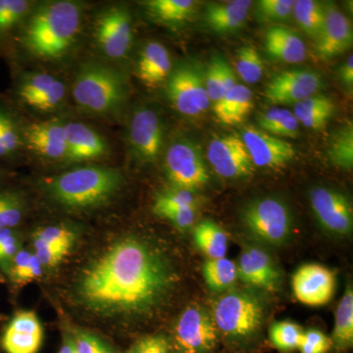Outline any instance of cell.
Instances as JSON below:
<instances>
[{
  "instance_id": "9f6ffc18",
  "label": "cell",
  "mask_w": 353,
  "mask_h": 353,
  "mask_svg": "<svg viewBox=\"0 0 353 353\" xmlns=\"http://www.w3.org/2000/svg\"><path fill=\"white\" fill-rule=\"evenodd\" d=\"M3 282V277H2L1 275H0V283Z\"/></svg>"
},
{
  "instance_id": "9a60e30c",
  "label": "cell",
  "mask_w": 353,
  "mask_h": 353,
  "mask_svg": "<svg viewBox=\"0 0 353 353\" xmlns=\"http://www.w3.org/2000/svg\"><path fill=\"white\" fill-rule=\"evenodd\" d=\"M241 138L254 166L281 169L296 157V148L289 141L254 127H245Z\"/></svg>"
},
{
  "instance_id": "5b68a950",
  "label": "cell",
  "mask_w": 353,
  "mask_h": 353,
  "mask_svg": "<svg viewBox=\"0 0 353 353\" xmlns=\"http://www.w3.org/2000/svg\"><path fill=\"white\" fill-rule=\"evenodd\" d=\"M216 328L232 341H248L259 333L264 319L259 297L245 292H230L213 303Z\"/></svg>"
},
{
  "instance_id": "603a6c76",
  "label": "cell",
  "mask_w": 353,
  "mask_h": 353,
  "mask_svg": "<svg viewBox=\"0 0 353 353\" xmlns=\"http://www.w3.org/2000/svg\"><path fill=\"white\" fill-rule=\"evenodd\" d=\"M173 65L170 53L163 44L150 41L139 53L137 77L148 88H157L166 82Z\"/></svg>"
},
{
  "instance_id": "d4e9b609",
  "label": "cell",
  "mask_w": 353,
  "mask_h": 353,
  "mask_svg": "<svg viewBox=\"0 0 353 353\" xmlns=\"http://www.w3.org/2000/svg\"><path fill=\"white\" fill-rule=\"evenodd\" d=\"M253 109V97L250 88L236 85L213 105L216 118L227 126L241 124Z\"/></svg>"
},
{
  "instance_id": "52a82bcc",
  "label": "cell",
  "mask_w": 353,
  "mask_h": 353,
  "mask_svg": "<svg viewBox=\"0 0 353 353\" xmlns=\"http://www.w3.org/2000/svg\"><path fill=\"white\" fill-rule=\"evenodd\" d=\"M165 92L172 106L189 117H196L210 108L204 74L192 63L179 64L165 82Z\"/></svg>"
},
{
  "instance_id": "c3c4849f",
  "label": "cell",
  "mask_w": 353,
  "mask_h": 353,
  "mask_svg": "<svg viewBox=\"0 0 353 353\" xmlns=\"http://www.w3.org/2000/svg\"><path fill=\"white\" fill-rule=\"evenodd\" d=\"M126 353H171V345L164 336L158 334L137 341Z\"/></svg>"
},
{
  "instance_id": "bcb514c9",
  "label": "cell",
  "mask_w": 353,
  "mask_h": 353,
  "mask_svg": "<svg viewBox=\"0 0 353 353\" xmlns=\"http://www.w3.org/2000/svg\"><path fill=\"white\" fill-rule=\"evenodd\" d=\"M0 141L6 148L7 154L17 150L21 145V138L13 120L0 110Z\"/></svg>"
},
{
  "instance_id": "e575fe53",
  "label": "cell",
  "mask_w": 353,
  "mask_h": 353,
  "mask_svg": "<svg viewBox=\"0 0 353 353\" xmlns=\"http://www.w3.org/2000/svg\"><path fill=\"white\" fill-rule=\"evenodd\" d=\"M234 68L243 82L253 85L263 77L265 65L259 51L246 46L236 50Z\"/></svg>"
},
{
  "instance_id": "7dc6e473",
  "label": "cell",
  "mask_w": 353,
  "mask_h": 353,
  "mask_svg": "<svg viewBox=\"0 0 353 353\" xmlns=\"http://www.w3.org/2000/svg\"><path fill=\"white\" fill-rule=\"evenodd\" d=\"M34 255L38 257L41 265L43 267H48V268L57 266L66 255H68L70 252V250H65V248L46 245V243L38 241H34Z\"/></svg>"
},
{
  "instance_id": "d590c367",
  "label": "cell",
  "mask_w": 353,
  "mask_h": 353,
  "mask_svg": "<svg viewBox=\"0 0 353 353\" xmlns=\"http://www.w3.org/2000/svg\"><path fill=\"white\" fill-rule=\"evenodd\" d=\"M303 330L296 323H274L269 330V339L279 352L290 353L299 350L303 338Z\"/></svg>"
},
{
  "instance_id": "e0dca14e",
  "label": "cell",
  "mask_w": 353,
  "mask_h": 353,
  "mask_svg": "<svg viewBox=\"0 0 353 353\" xmlns=\"http://www.w3.org/2000/svg\"><path fill=\"white\" fill-rule=\"evenodd\" d=\"M324 27L316 41V53L323 60L343 54L353 43V30L350 20L336 4L325 3Z\"/></svg>"
},
{
  "instance_id": "1f68e13d",
  "label": "cell",
  "mask_w": 353,
  "mask_h": 353,
  "mask_svg": "<svg viewBox=\"0 0 353 353\" xmlns=\"http://www.w3.org/2000/svg\"><path fill=\"white\" fill-rule=\"evenodd\" d=\"M204 281L211 290L222 292L233 287L238 280V268L232 260L208 259L202 267Z\"/></svg>"
},
{
  "instance_id": "f546056e",
  "label": "cell",
  "mask_w": 353,
  "mask_h": 353,
  "mask_svg": "<svg viewBox=\"0 0 353 353\" xmlns=\"http://www.w3.org/2000/svg\"><path fill=\"white\" fill-rule=\"evenodd\" d=\"M332 347L338 350H345L353 345V292L352 285H347L343 299L336 311V319Z\"/></svg>"
},
{
  "instance_id": "ee69618b",
  "label": "cell",
  "mask_w": 353,
  "mask_h": 353,
  "mask_svg": "<svg viewBox=\"0 0 353 353\" xmlns=\"http://www.w3.org/2000/svg\"><path fill=\"white\" fill-rule=\"evenodd\" d=\"M331 347V338L319 330L311 329L304 332L299 350L301 353H327Z\"/></svg>"
},
{
  "instance_id": "816d5d0a",
  "label": "cell",
  "mask_w": 353,
  "mask_h": 353,
  "mask_svg": "<svg viewBox=\"0 0 353 353\" xmlns=\"http://www.w3.org/2000/svg\"><path fill=\"white\" fill-rule=\"evenodd\" d=\"M31 255V252L21 248L16 256L14 257L9 277L18 287L28 285V271H29Z\"/></svg>"
},
{
  "instance_id": "11a10c76",
  "label": "cell",
  "mask_w": 353,
  "mask_h": 353,
  "mask_svg": "<svg viewBox=\"0 0 353 353\" xmlns=\"http://www.w3.org/2000/svg\"><path fill=\"white\" fill-rule=\"evenodd\" d=\"M7 154L6 148H3V145H2L1 141H0V157H6Z\"/></svg>"
},
{
  "instance_id": "4316f807",
  "label": "cell",
  "mask_w": 353,
  "mask_h": 353,
  "mask_svg": "<svg viewBox=\"0 0 353 353\" xmlns=\"http://www.w3.org/2000/svg\"><path fill=\"white\" fill-rule=\"evenodd\" d=\"M336 112V104L331 97L315 94L294 105V115L297 122L313 131H322Z\"/></svg>"
},
{
  "instance_id": "d6986e66",
  "label": "cell",
  "mask_w": 353,
  "mask_h": 353,
  "mask_svg": "<svg viewBox=\"0 0 353 353\" xmlns=\"http://www.w3.org/2000/svg\"><path fill=\"white\" fill-rule=\"evenodd\" d=\"M238 279L241 282L259 289L277 290L281 284V273L270 255L256 246H248L241 252Z\"/></svg>"
},
{
  "instance_id": "f1b7e54d",
  "label": "cell",
  "mask_w": 353,
  "mask_h": 353,
  "mask_svg": "<svg viewBox=\"0 0 353 353\" xmlns=\"http://www.w3.org/2000/svg\"><path fill=\"white\" fill-rule=\"evenodd\" d=\"M194 243L209 259H223L228 250L226 232L211 220H203L194 231Z\"/></svg>"
},
{
  "instance_id": "83f0119b",
  "label": "cell",
  "mask_w": 353,
  "mask_h": 353,
  "mask_svg": "<svg viewBox=\"0 0 353 353\" xmlns=\"http://www.w3.org/2000/svg\"><path fill=\"white\" fill-rule=\"evenodd\" d=\"M204 83L209 101L213 105L238 85L233 69L224 58L219 57L213 58L209 63L204 74Z\"/></svg>"
},
{
  "instance_id": "7a4b0ae2",
  "label": "cell",
  "mask_w": 353,
  "mask_h": 353,
  "mask_svg": "<svg viewBox=\"0 0 353 353\" xmlns=\"http://www.w3.org/2000/svg\"><path fill=\"white\" fill-rule=\"evenodd\" d=\"M83 16L82 6L75 1L43 3L28 15L21 44L32 57L57 61L66 57L76 43Z\"/></svg>"
},
{
  "instance_id": "7c38bea8",
  "label": "cell",
  "mask_w": 353,
  "mask_h": 353,
  "mask_svg": "<svg viewBox=\"0 0 353 353\" xmlns=\"http://www.w3.org/2000/svg\"><path fill=\"white\" fill-rule=\"evenodd\" d=\"M309 201L316 219L325 231L338 236L352 234V206L345 194L330 188L316 187L309 192Z\"/></svg>"
},
{
  "instance_id": "d6a6232c",
  "label": "cell",
  "mask_w": 353,
  "mask_h": 353,
  "mask_svg": "<svg viewBox=\"0 0 353 353\" xmlns=\"http://www.w3.org/2000/svg\"><path fill=\"white\" fill-rule=\"evenodd\" d=\"M328 157L331 163L343 170H352L353 167V124L339 128L330 139Z\"/></svg>"
},
{
  "instance_id": "6da1fadb",
  "label": "cell",
  "mask_w": 353,
  "mask_h": 353,
  "mask_svg": "<svg viewBox=\"0 0 353 353\" xmlns=\"http://www.w3.org/2000/svg\"><path fill=\"white\" fill-rule=\"evenodd\" d=\"M172 282L166 259L145 241L127 236L88 265L76 294L85 308L99 315H141L161 303Z\"/></svg>"
},
{
  "instance_id": "681fc988",
  "label": "cell",
  "mask_w": 353,
  "mask_h": 353,
  "mask_svg": "<svg viewBox=\"0 0 353 353\" xmlns=\"http://www.w3.org/2000/svg\"><path fill=\"white\" fill-rule=\"evenodd\" d=\"M21 250L19 236L15 232L0 243V270L9 276L14 257Z\"/></svg>"
},
{
  "instance_id": "7bdbcfd3",
  "label": "cell",
  "mask_w": 353,
  "mask_h": 353,
  "mask_svg": "<svg viewBox=\"0 0 353 353\" xmlns=\"http://www.w3.org/2000/svg\"><path fill=\"white\" fill-rule=\"evenodd\" d=\"M66 87L62 81L55 80L46 92L30 102V108L39 111H51L57 109L63 102L66 95Z\"/></svg>"
},
{
  "instance_id": "30bf717a",
  "label": "cell",
  "mask_w": 353,
  "mask_h": 353,
  "mask_svg": "<svg viewBox=\"0 0 353 353\" xmlns=\"http://www.w3.org/2000/svg\"><path fill=\"white\" fill-rule=\"evenodd\" d=\"M95 20L94 38L101 52L114 60L126 57L134 37L129 10L123 6H111Z\"/></svg>"
},
{
  "instance_id": "5bb4252c",
  "label": "cell",
  "mask_w": 353,
  "mask_h": 353,
  "mask_svg": "<svg viewBox=\"0 0 353 353\" xmlns=\"http://www.w3.org/2000/svg\"><path fill=\"white\" fill-rule=\"evenodd\" d=\"M208 159L222 178H246L254 171L250 153L239 134H224L212 139L208 148Z\"/></svg>"
},
{
  "instance_id": "ffe728a7",
  "label": "cell",
  "mask_w": 353,
  "mask_h": 353,
  "mask_svg": "<svg viewBox=\"0 0 353 353\" xmlns=\"http://www.w3.org/2000/svg\"><path fill=\"white\" fill-rule=\"evenodd\" d=\"M24 138L30 148L46 159H66L65 123L60 120L32 123L26 128Z\"/></svg>"
},
{
  "instance_id": "9c48e42d",
  "label": "cell",
  "mask_w": 353,
  "mask_h": 353,
  "mask_svg": "<svg viewBox=\"0 0 353 353\" xmlns=\"http://www.w3.org/2000/svg\"><path fill=\"white\" fill-rule=\"evenodd\" d=\"M219 332L212 315L199 305L183 311L174 329V343L180 353H210L216 347Z\"/></svg>"
},
{
  "instance_id": "484cf974",
  "label": "cell",
  "mask_w": 353,
  "mask_h": 353,
  "mask_svg": "<svg viewBox=\"0 0 353 353\" xmlns=\"http://www.w3.org/2000/svg\"><path fill=\"white\" fill-rule=\"evenodd\" d=\"M150 17L159 24L178 27L192 19L197 2L194 0H148L143 2Z\"/></svg>"
},
{
  "instance_id": "db71d44e",
  "label": "cell",
  "mask_w": 353,
  "mask_h": 353,
  "mask_svg": "<svg viewBox=\"0 0 353 353\" xmlns=\"http://www.w3.org/2000/svg\"><path fill=\"white\" fill-rule=\"evenodd\" d=\"M59 353H77L74 338H71L69 336H65L61 347H60Z\"/></svg>"
},
{
  "instance_id": "8d00e7d4",
  "label": "cell",
  "mask_w": 353,
  "mask_h": 353,
  "mask_svg": "<svg viewBox=\"0 0 353 353\" xmlns=\"http://www.w3.org/2000/svg\"><path fill=\"white\" fill-rule=\"evenodd\" d=\"M25 212V199L15 190L0 192V229H13L20 224Z\"/></svg>"
},
{
  "instance_id": "b9f144b4",
  "label": "cell",
  "mask_w": 353,
  "mask_h": 353,
  "mask_svg": "<svg viewBox=\"0 0 353 353\" xmlns=\"http://www.w3.org/2000/svg\"><path fill=\"white\" fill-rule=\"evenodd\" d=\"M294 0H260L257 2V12L263 20L284 22L292 16Z\"/></svg>"
},
{
  "instance_id": "cb8c5ba5",
  "label": "cell",
  "mask_w": 353,
  "mask_h": 353,
  "mask_svg": "<svg viewBox=\"0 0 353 353\" xmlns=\"http://www.w3.org/2000/svg\"><path fill=\"white\" fill-rule=\"evenodd\" d=\"M265 48L272 58L285 63H301L307 55L303 39L284 25L269 28L265 34Z\"/></svg>"
},
{
  "instance_id": "277c9868",
  "label": "cell",
  "mask_w": 353,
  "mask_h": 353,
  "mask_svg": "<svg viewBox=\"0 0 353 353\" xmlns=\"http://www.w3.org/2000/svg\"><path fill=\"white\" fill-rule=\"evenodd\" d=\"M72 92L79 108L104 117L119 112L127 99V85L117 70L88 62L79 69Z\"/></svg>"
},
{
  "instance_id": "4fadbf2b",
  "label": "cell",
  "mask_w": 353,
  "mask_h": 353,
  "mask_svg": "<svg viewBox=\"0 0 353 353\" xmlns=\"http://www.w3.org/2000/svg\"><path fill=\"white\" fill-rule=\"evenodd\" d=\"M322 87V76L314 70H285L269 81L264 94L270 103L296 105L317 94Z\"/></svg>"
},
{
  "instance_id": "8fae6325",
  "label": "cell",
  "mask_w": 353,
  "mask_h": 353,
  "mask_svg": "<svg viewBox=\"0 0 353 353\" xmlns=\"http://www.w3.org/2000/svg\"><path fill=\"white\" fill-rule=\"evenodd\" d=\"M130 150L137 159L145 163L157 161L164 145V126L154 109H137L130 121L128 131Z\"/></svg>"
},
{
  "instance_id": "f5cc1de1",
  "label": "cell",
  "mask_w": 353,
  "mask_h": 353,
  "mask_svg": "<svg viewBox=\"0 0 353 353\" xmlns=\"http://www.w3.org/2000/svg\"><path fill=\"white\" fill-rule=\"evenodd\" d=\"M341 83L352 90L353 85V55L350 54L340 70Z\"/></svg>"
},
{
  "instance_id": "60d3db41",
  "label": "cell",
  "mask_w": 353,
  "mask_h": 353,
  "mask_svg": "<svg viewBox=\"0 0 353 353\" xmlns=\"http://www.w3.org/2000/svg\"><path fill=\"white\" fill-rule=\"evenodd\" d=\"M55 80L57 78L44 72H38V73L25 76L18 88L20 99L28 105L30 102L46 92Z\"/></svg>"
},
{
  "instance_id": "ba28073f",
  "label": "cell",
  "mask_w": 353,
  "mask_h": 353,
  "mask_svg": "<svg viewBox=\"0 0 353 353\" xmlns=\"http://www.w3.org/2000/svg\"><path fill=\"white\" fill-rule=\"evenodd\" d=\"M165 171L172 188L194 190L208 183V169L201 150L188 139H178L165 152Z\"/></svg>"
},
{
  "instance_id": "f6af8a7d",
  "label": "cell",
  "mask_w": 353,
  "mask_h": 353,
  "mask_svg": "<svg viewBox=\"0 0 353 353\" xmlns=\"http://www.w3.org/2000/svg\"><path fill=\"white\" fill-rule=\"evenodd\" d=\"M77 353H114L112 348L99 336L85 331H78L74 336Z\"/></svg>"
},
{
  "instance_id": "4dcf8cb0",
  "label": "cell",
  "mask_w": 353,
  "mask_h": 353,
  "mask_svg": "<svg viewBox=\"0 0 353 353\" xmlns=\"http://www.w3.org/2000/svg\"><path fill=\"white\" fill-rule=\"evenodd\" d=\"M292 15L299 27L311 39L317 41L326 17L325 3L316 0H297Z\"/></svg>"
},
{
  "instance_id": "f35d334b",
  "label": "cell",
  "mask_w": 353,
  "mask_h": 353,
  "mask_svg": "<svg viewBox=\"0 0 353 353\" xmlns=\"http://www.w3.org/2000/svg\"><path fill=\"white\" fill-rule=\"evenodd\" d=\"M27 0H0V34L10 32L31 10Z\"/></svg>"
},
{
  "instance_id": "f907efd6",
  "label": "cell",
  "mask_w": 353,
  "mask_h": 353,
  "mask_svg": "<svg viewBox=\"0 0 353 353\" xmlns=\"http://www.w3.org/2000/svg\"><path fill=\"white\" fill-rule=\"evenodd\" d=\"M159 217L170 221L176 229L181 230V231H187L194 226V222H196V206L166 211V212L162 213Z\"/></svg>"
},
{
  "instance_id": "74e56055",
  "label": "cell",
  "mask_w": 353,
  "mask_h": 353,
  "mask_svg": "<svg viewBox=\"0 0 353 353\" xmlns=\"http://www.w3.org/2000/svg\"><path fill=\"white\" fill-rule=\"evenodd\" d=\"M196 205L197 199L194 192L171 188L158 194L153 205V211L155 214L160 216L166 211Z\"/></svg>"
},
{
  "instance_id": "8992f818",
  "label": "cell",
  "mask_w": 353,
  "mask_h": 353,
  "mask_svg": "<svg viewBox=\"0 0 353 353\" xmlns=\"http://www.w3.org/2000/svg\"><path fill=\"white\" fill-rule=\"evenodd\" d=\"M241 220L253 236L268 245H284L292 234V212L284 201L276 197L250 202L243 209Z\"/></svg>"
},
{
  "instance_id": "ab89813d",
  "label": "cell",
  "mask_w": 353,
  "mask_h": 353,
  "mask_svg": "<svg viewBox=\"0 0 353 353\" xmlns=\"http://www.w3.org/2000/svg\"><path fill=\"white\" fill-rule=\"evenodd\" d=\"M32 240L70 250L75 243L76 234L71 228L55 225L37 230L32 236Z\"/></svg>"
},
{
  "instance_id": "836d02e7",
  "label": "cell",
  "mask_w": 353,
  "mask_h": 353,
  "mask_svg": "<svg viewBox=\"0 0 353 353\" xmlns=\"http://www.w3.org/2000/svg\"><path fill=\"white\" fill-rule=\"evenodd\" d=\"M259 124L264 132L284 138L299 136V122L294 113L285 108H271L260 114Z\"/></svg>"
},
{
  "instance_id": "3957f363",
  "label": "cell",
  "mask_w": 353,
  "mask_h": 353,
  "mask_svg": "<svg viewBox=\"0 0 353 353\" xmlns=\"http://www.w3.org/2000/svg\"><path fill=\"white\" fill-rule=\"evenodd\" d=\"M123 176L116 169L85 166L64 172L46 183L51 199L64 208H94L109 201L118 192Z\"/></svg>"
},
{
  "instance_id": "7402d4cb",
  "label": "cell",
  "mask_w": 353,
  "mask_h": 353,
  "mask_svg": "<svg viewBox=\"0 0 353 353\" xmlns=\"http://www.w3.org/2000/svg\"><path fill=\"white\" fill-rule=\"evenodd\" d=\"M252 3L250 0L210 2L204 9V24L216 34L240 31L248 19Z\"/></svg>"
},
{
  "instance_id": "6f0895ef",
  "label": "cell",
  "mask_w": 353,
  "mask_h": 353,
  "mask_svg": "<svg viewBox=\"0 0 353 353\" xmlns=\"http://www.w3.org/2000/svg\"><path fill=\"white\" fill-rule=\"evenodd\" d=\"M0 319H1V316H0Z\"/></svg>"
},
{
  "instance_id": "ac0fdd59",
  "label": "cell",
  "mask_w": 353,
  "mask_h": 353,
  "mask_svg": "<svg viewBox=\"0 0 353 353\" xmlns=\"http://www.w3.org/2000/svg\"><path fill=\"white\" fill-rule=\"evenodd\" d=\"M43 339V326L36 313L20 311L4 330L1 347L6 353H38Z\"/></svg>"
},
{
  "instance_id": "2e32d148",
  "label": "cell",
  "mask_w": 353,
  "mask_h": 353,
  "mask_svg": "<svg viewBox=\"0 0 353 353\" xmlns=\"http://www.w3.org/2000/svg\"><path fill=\"white\" fill-rule=\"evenodd\" d=\"M292 290L297 301L309 306L330 303L336 290L333 272L319 264H306L294 273Z\"/></svg>"
},
{
  "instance_id": "44dd1931",
  "label": "cell",
  "mask_w": 353,
  "mask_h": 353,
  "mask_svg": "<svg viewBox=\"0 0 353 353\" xmlns=\"http://www.w3.org/2000/svg\"><path fill=\"white\" fill-rule=\"evenodd\" d=\"M67 137V161L82 162L99 159L108 154L105 139L92 128L82 123H65Z\"/></svg>"
}]
</instances>
